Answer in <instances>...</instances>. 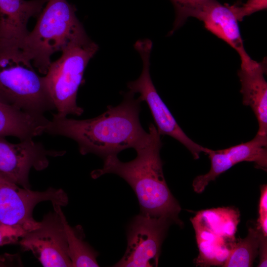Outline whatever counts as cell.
Returning a JSON list of instances; mask_svg holds the SVG:
<instances>
[{"label": "cell", "mask_w": 267, "mask_h": 267, "mask_svg": "<svg viewBox=\"0 0 267 267\" xmlns=\"http://www.w3.org/2000/svg\"><path fill=\"white\" fill-rule=\"evenodd\" d=\"M139 97L129 91L118 105H109L99 116L85 120L53 115L44 133L75 140L82 155L95 154L103 160L130 148L135 149L148 136L139 121Z\"/></svg>", "instance_id": "cell-1"}, {"label": "cell", "mask_w": 267, "mask_h": 267, "mask_svg": "<svg viewBox=\"0 0 267 267\" xmlns=\"http://www.w3.org/2000/svg\"><path fill=\"white\" fill-rule=\"evenodd\" d=\"M146 140L135 150L136 156L127 162L117 155L104 159L101 169L93 171L91 176L97 178L106 174H116L132 188L138 201L140 213L151 217H164L181 226L178 215L181 207L171 192L165 180L160 151L161 135L150 124Z\"/></svg>", "instance_id": "cell-2"}, {"label": "cell", "mask_w": 267, "mask_h": 267, "mask_svg": "<svg viewBox=\"0 0 267 267\" xmlns=\"http://www.w3.org/2000/svg\"><path fill=\"white\" fill-rule=\"evenodd\" d=\"M76 11L67 0H48L25 38L20 48L40 73L45 75L53 53L86 33Z\"/></svg>", "instance_id": "cell-3"}, {"label": "cell", "mask_w": 267, "mask_h": 267, "mask_svg": "<svg viewBox=\"0 0 267 267\" xmlns=\"http://www.w3.org/2000/svg\"><path fill=\"white\" fill-rule=\"evenodd\" d=\"M0 100L34 115L55 109L44 77L18 46L0 45Z\"/></svg>", "instance_id": "cell-4"}, {"label": "cell", "mask_w": 267, "mask_h": 267, "mask_svg": "<svg viewBox=\"0 0 267 267\" xmlns=\"http://www.w3.org/2000/svg\"><path fill=\"white\" fill-rule=\"evenodd\" d=\"M98 49L85 33L65 47L59 58L51 61L44 78L57 116L83 113V108L77 104V93L87 65Z\"/></svg>", "instance_id": "cell-5"}, {"label": "cell", "mask_w": 267, "mask_h": 267, "mask_svg": "<svg viewBox=\"0 0 267 267\" xmlns=\"http://www.w3.org/2000/svg\"><path fill=\"white\" fill-rule=\"evenodd\" d=\"M190 220L199 250L196 265L223 266L236 241L238 210L229 207L207 209L198 212Z\"/></svg>", "instance_id": "cell-6"}, {"label": "cell", "mask_w": 267, "mask_h": 267, "mask_svg": "<svg viewBox=\"0 0 267 267\" xmlns=\"http://www.w3.org/2000/svg\"><path fill=\"white\" fill-rule=\"evenodd\" d=\"M142 61V70L140 76L135 81L129 82L130 91L139 94L141 101L147 104L156 129L161 135L175 138L184 145L191 153L194 159H198L202 152L206 153L205 148L192 140L177 123L169 109L164 103L152 82L150 74V56L152 43L148 39L139 40L134 44Z\"/></svg>", "instance_id": "cell-7"}, {"label": "cell", "mask_w": 267, "mask_h": 267, "mask_svg": "<svg viewBox=\"0 0 267 267\" xmlns=\"http://www.w3.org/2000/svg\"><path fill=\"white\" fill-rule=\"evenodd\" d=\"M173 222L164 217L140 213L130 222L127 231V247L117 267H153L158 265L161 246Z\"/></svg>", "instance_id": "cell-8"}, {"label": "cell", "mask_w": 267, "mask_h": 267, "mask_svg": "<svg viewBox=\"0 0 267 267\" xmlns=\"http://www.w3.org/2000/svg\"><path fill=\"white\" fill-rule=\"evenodd\" d=\"M65 206L68 198L61 189L49 187L43 191L21 187L0 177V223L19 225L30 231L38 227L33 217L35 206L43 201Z\"/></svg>", "instance_id": "cell-9"}, {"label": "cell", "mask_w": 267, "mask_h": 267, "mask_svg": "<svg viewBox=\"0 0 267 267\" xmlns=\"http://www.w3.org/2000/svg\"><path fill=\"white\" fill-rule=\"evenodd\" d=\"M65 153V151L47 149L33 139L13 143L0 136V177L22 187L30 188V171L46 169L49 157L61 156Z\"/></svg>", "instance_id": "cell-10"}, {"label": "cell", "mask_w": 267, "mask_h": 267, "mask_svg": "<svg viewBox=\"0 0 267 267\" xmlns=\"http://www.w3.org/2000/svg\"><path fill=\"white\" fill-rule=\"evenodd\" d=\"M19 243L22 250L33 253L43 267H72L64 225L55 210L45 215L38 227L26 233Z\"/></svg>", "instance_id": "cell-11"}, {"label": "cell", "mask_w": 267, "mask_h": 267, "mask_svg": "<svg viewBox=\"0 0 267 267\" xmlns=\"http://www.w3.org/2000/svg\"><path fill=\"white\" fill-rule=\"evenodd\" d=\"M211 162L208 173L196 177L193 181L194 191L202 192L209 183L236 164L248 162L254 163L259 169H267V135L256 134L251 140L230 147L214 150L209 149L206 153Z\"/></svg>", "instance_id": "cell-12"}, {"label": "cell", "mask_w": 267, "mask_h": 267, "mask_svg": "<svg viewBox=\"0 0 267 267\" xmlns=\"http://www.w3.org/2000/svg\"><path fill=\"white\" fill-rule=\"evenodd\" d=\"M240 68L237 75L241 84L243 104L249 106L257 118V134L267 135V59L257 62L246 52L239 55Z\"/></svg>", "instance_id": "cell-13"}, {"label": "cell", "mask_w": 267, "mask_h": 267, "mask_svg": "<svg viewBox=\"0 0 267 267\" xmlns=\"http://www.w3.org/2000/svg\"><path fill=\"white\" fill-rule=\"evenodd\" d=\"M48 0H0V45L21 47L27 23L38 17Z\"/></svg>", "instance_id": "cell-14"}, {"label": "cell", "mask_w": 267, "mask_h": 267, "mask_svg": "<svg viewBox=\"0 0 267 267\" xmlns=\"http://www.w3.org/2000/svg\"><path fill=\"white\" fill-rule=\"evenodd\" d=\"M197 19L205 28L235 49L238 54L247 52L238 26V21L227 4L222 5L217 0L208 3Z\"/></svg>", "instance_id": "cell-15"}, {"label": "cell", "mask_w": 267, "mask_h": 267, "mask_svg": "<svg viewBox=\"0 0 267 267\" xmlns=\"http://www.w3.org/2000/svg\"><path fill=\"white\" fill-rule=\"evenodd\" d=\"M49 121L44 115L30 114L0 100V136L33 139L44 133Z\"/></svg>", "instance_id": "cell-16"}, {"label": "cell", "mask_w": 267, "mask_h": 267, "mask_svg": "<svg viewBox=\"0 0 267 267\" xmlns=\"http://www.w3.org/2000/svg\"><path fill=\"white\" fill-rule=\"evenodd\" d=\"M52 205L60 216L64 225L72 267H99L96 260L98 253L84 240L82 230L73 228L68 224L61 206Z\"/></svg>", "instance_id": "cell-17"}, {"label": "cell", "mask_w": 267, "mask_h": 267, "mask_svg": "<svg viewBox=\"0 0 267 267\" xmlns=\"http://www.w3.org/2000/svg\"><path fill=\"white\" fill-rule=\"evenodd\" d=\"M261 231L256 226L250 227L247 236L236 240L224 267H250L258 255Z\"/></svg>", "instance_id": "cell-18"}, {"label": "cell", "mask_w": 267, "mask_h": 267, "mask_svg": "<svg viewBox=\"0 0 267 267\" xmlns=\"http://www.w3.org/2000/svg\"><path fill=\"white\" fill-rule=\"evenodd\" d=\"M175 11L173 28L169 35L173 34L190 17L197 19L203 8L213 0H170Z\"/></svg>", "instance_id": "cell-19"}, {"label": "cell", "mask_w": 267, "mask_h": 267, "mask_svg": "<svg viewBox=\"0 0 267 267\" xmlns=\"http://www.w3.org/2000/svg\"><path fill=\"white\" fill-rule=\"evenodd\" d=\"M235 17L238 21H242L247 16L257 11L264 10L267 7V0H247L242 5H233L229 6Z\"/></svg>", "instance_id": "cell-20"}, {"label": "cell", "mask_w": 267, "mask_h": 267, "mask_svg": "<svg viewBox=\"0 0 267 267\" xmlns=\"http://www.w3.org/2000/svg\"><path fill=\"white\" fill-rule=\"evenodd\" d=\"M28 232L21 226L0 223V246L18 242Z\"/></svg>", "instance_id": "cell-21"}, {"label": "cell", "mask_w": 267, "mask_h": 267, "mask_svg": "<svg viewBox=\"0 0 267 267\" xmlns=\"http://www.w3.org/2000/svg\"><path fill=\"white\" fill-rule=\"evenodd\" d=\"M259 218L256 228L267 236V185L261 186V195L259 203Z\"/></svg>", "instance_id": "cell-22"}, {"label": "cell", "mask_w": 267, "mask_h": 267, "mask_svg": "<svg viewBox=\"0 0 267 267\" xmlns=\"http://www.w3.org/2000/svg\"><path fill=\"white\" fill-rule=\"evenodd\" d=\"M267 236L262 232L260 235V241L258 250L259 263L258 267H266L267 266Z\"/></svg>", "instance_id": "cell-23"}, {"label": "cell", "mask_w": 267, "mask_h": 267, "mask_svg": "<svg viewBox=\"0 0 267 267\" xmlns=\"http://www.w3.org/2000/svg\"><path fill=\"white\" fill-rule=\"evenodd\" d=\"M242 0H237V2L235 5H238L241 4V2L242 1Z\"/></svg>", "instance_id": "cell-24"}]
</instances>
